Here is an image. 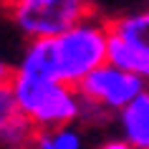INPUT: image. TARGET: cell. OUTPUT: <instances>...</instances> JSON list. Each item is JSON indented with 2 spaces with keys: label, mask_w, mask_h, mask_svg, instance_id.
Listing matches in <instances>:
<instances>
[{
  "label": "cell",
  "mask_w": 149,
  "mask_h": 149,
  "mask_svg": "<svg viewBox=\"0 0 149 149\" xmlns=\"http://www.w3.org/2000/svg\"><path fill=\"white\" fill-rule=\"evenodd\" d=\"M109 36L111 31L106 20L86 15L58 36L28 40L18 71L79 86L94 68L106 63Z\"/></svg>",
  "instance_id": "obj_1"
},
{
  "label": "cell",
  "mask_w": 149,
  "mask_h": 149,
  "mask_svg": "<svg viewBox=\"0 0 149 149\" xmlns=\"http://www.w3.org/2000/svg\"><path fill=\"white\" fill-rule=\"evenodd\" d=\"M20 114L31 119L36 129H53L63 124H76L81 119L84 96L79 88L46 76H33L25 71H13L10 79Z\"/></svg>",
  "instance_id": "obj_2"
},
{
  "label": "cell",
  "mask_w": 149,
  "mask_h": 149,
  "mask_svg": "<svg viewBox=\"0 0 149 149\" xmlns=\"http://www.w3.org/2000/svg\"><path fill=\"white\" fill-rule=\"evenodd\" d=\"M8 13L28 40L58 36L91 15L88 0H8Z\"/></svg>",
  "instance_id": "obj_3"
},
{
  "label": "cell",
  "mask_w": 149,
  "mask_h": 149,
  "mask_svg": "<svg viewBox=\"0 0 149 149\" xmlns=\"http://www.w3.org/2000/svg\"><path fill=\"white\" fill-rule=\"evenodd\" d=\"M149 84L141 76H134V73H129V71H124V68H119V66L106 61L99 68L91 71L76 88L84 96V101H91L106 111H116L119 114Z\"/></svg>",
  "instance_id": "obj_4"
},
{
  "label": "cell",
  "mask_w": 149,
  "mask_h": 149,
  "mask_svg": "<svg viewBox=\"0 0 149 149\" xmlns=\"http://www.w3.org/2000/svg\"><path fill=\"white\" fill-rule=\"evenodd\" d=\"M119 129L136 149H149V86L119 111Z\"/></svg>",
  "instance_id": "obj_5"
},
{
  "label": "cell",
  "mask_w": 149,
  "mask_h": 149,
  "mask_svg": "<svg viewBox=\"0 0 149 149\" xmlns=\"http://www.w3.org/2000/svg\"><path fill=\"white\" fill-rule=\"evenodd\" d=\"M106 61L119 66V68L129 71L134 76H141V79L149 84V53H144L141 48L126 43L124 38H119L111 33L109 36V48H106Z\"/></svg>",
  "instance_id": "obj_6"
},
{
  "label": "cell",
  "mask_w": 149,
  "mask_h": 149,
  "mask_svg": "<svg viewBox=\"0 0 149 149\" xmlns=\"http://www.w3.org/2000/svg\"><path fill=\"white\" fill-rule=\"evenodd\" d=\"M109 31L119 38H124L126 43L141 48L144 53H149V8L124 13V15L109 20Z\"/></svg>",
  "instance_id": "obj_7"
},
{
  "label": "cell",
  "mask_w": 149,
  "mask_h": 149,
  "mask_svg": "<svg viewBox=\"0 0 149 149\" xmlns=\"http://www.w3.org/2000/svg\"><path fill=\"white\" fill-rule=\"evenodd\" d=\"M33 147L36 149H84V132L76 124L36 129Z\"/></svg>",
  "instance_id": "obj_8"
},
{
  "label": "cell",
  "mask_w": 149,
  "mask_h": 149,
  "mask_svg": "<svg viewBox=\"0 0 149 149\" xmlns=\"http://www.w3.org/2000/svg\"><path fill=\"white\" fill-rule=\"evenodd\" d=\"M33 136L36 124L20 111L0 121V149H23L33 141Z\"/></svg>",
  "instance_id": "obj_9"
},
{
  "label": "cell",
  "mask_w": 149,
  "mask_h": 149,
  "mask_svg": "<svg viewBox=\"0 0 149 149\" xmlns=\"http://www.w3.org/2000/svg\"><path fill=\"white\" fill-rule=\"evenodd\" d=\"M18 101H15V94H13V86L8 84H0V121L3 119L13 116V114H18Z\"/></svg>",
  "instance_id": "obj_10"
},
{
  "label": "cell",
  "mask_w": 149,
  "mask_h": 149,
  "mask_svg": "<svg viewBox=\"0 0 149 149\" xmlns=\"http://www.w3.org/2000/svg\"><path fill=\"white\" fill-rule=\"evenodd\" d=\"M96 149H136V147H134L132 141H126L124 136H121V139H106V141H101Z\"/></svg>",
  "instance_id": "obj_11"
},
{
  "label": "cell",
  "mask_w": 149,
  "mask_h": 149,
  "mask_svg": "<svg viewBox=\"0 0 149 149\" xmlns=\"http://www.w3.org/2000/svg\"><path fill=\"white\" fill-rule=\"evenodd\" d=\"M10 79H13V68H10L8 63L0 58V84H8Z\"/></svg>",
  "instance_id": "obj_12"
},
{
  "label": "cell",
  "mask_w": 149,
  "mask_h": 149,
  "mask_svg": "<svg viewBox=\"0 0 149 149\" xmlns=\"http://www.w3.org/2000/svg\"><path fill=\"white\" fill-rule=\"evenodd\" d=\"M23 149H36V147H33V141H31V144H28V147H23Z\"/></svg>",
  "instance_id": "obj_13"
}]
</instances>
